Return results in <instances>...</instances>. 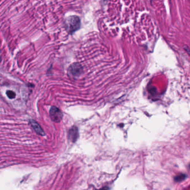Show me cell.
Wrapping results in <instances>:
<instances>
[{
  "label": "cell",
  "instance_id": "cell-1",
  "mask_svg": "<svg viewBox=\"0 0 190 190\" xmlns=\"http://www.w3.org/2000/svg\"><path fill=\"white\" fill-rule=\"evenodd\" d=\"M66 30L69 34H72L79 30L80 27V20L77 16H69L65 21Z\"/></svg>",
  "mask_w": 190,
  "mask_h": 190
},
{
  "label": "cell",
  "instance_id": "cell-2",
  "mask_svg": "<svg viewBox=\"0 0 190 190\" xmlns=\"http://www.w3.org/2000/svg\"><path fill=\"white\" fill-rule=\"evenodd\" d=\"M49 113L51 119L53 122L59 123L62 120L63 114L62 112L57 107L54 106L51 107Z\"/></svg>",
  "mask_w": 190,
  "mask_h": 190
},
{
  "label": "cell",
  "instance_id": "cell-3",
  "mask_svg": "<svg viewBox=\"0 0 190 190\" xmlns=\"http://www.w3.org/2000/svg\"><path fill=\"white\" fill-rule=\"evenodd\" d=\"M83 72L82 66L79 63H74L69 68V73L71 76L76 77L80 75Z\"/></svg>",
  "mask_w": 190,
  "mask_h": 190
},
{
  "label": "cell",
  "instance_id": "cell-4",
  "mask_svg": "<svg viewBox=\"0 0 190 190\" xmlns=\"http://www.w3.org/2000/svg\"><path fill=\"white\" fill-rule=\"evenodd\" d=\"M30 123H31V126L33 127L34 129L35 130V131L40 136H44L45 135L44 131L42 129V127H40V125L37 122H36L35 121L31 120Z\"/></svg>",
  "mask_w": 190,
  "mask_h": 190
},
{
  "label": "cell",
  "instance_id": "cell-5",
  "mask_svg": "<svg viewBox=\"0 0 190 190\" xmlns=\"http://www.w3.org/2000/svg\"><path fill=\"white\" fill-rule=\"evenodd\" d=\"M78 138V131L77 127L71 128L69 133V138L73 142H75Z\"/></svg>",
  "mask_w": 190,
  "mask_h": 190
},
{
  "label": "cell",
  "instance_id": "cell-6",
  "mask_svg": "<svg viewBox=\"0 0 190 190\" xmlns=\"http://www.w3.org/2000/svg\"><path fill=\"white\" fill-rule=\"evenodd\" d=\"M6 95L10 99H14L16 97V93L12 90H7L6 92Z\"/></svg>",
  "mask_w": 190,
  "mask_h": 190
},
{
  "label": "cell",
  "instance_id": "cell-7",
  "mask_svg": "<svg viewBox=\"0 0 190 190\" xmlns=\"http://www.w3.org/2000/svg\"><path fill=\"white\" fill-rule=\"evenodd\" d=\"M186 175H185L184 174H181L179 176H176L175 177V181L176 182H180L182 181V180H184L186 178Z\"/></svg>",
  "mask_w": 190,
  "mask_h": 190
}]
</instances>
